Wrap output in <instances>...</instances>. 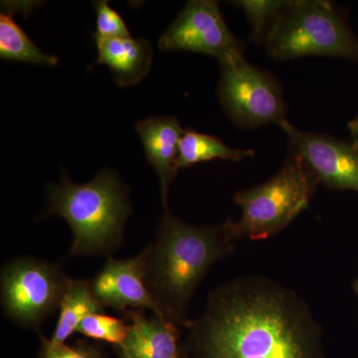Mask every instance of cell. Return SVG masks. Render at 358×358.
<instances>
[{
	"mask_svg": "<svg viewBox=\"0 0 358 358\" xmlns=\"http://www.w3.org/2000/svg\"><path fill=\"white\" fill-rule=\"evenodd\" d=\"M96 64L110 68L115 83L131 87L140 83L152 69L154 50L148 40L134 37L95 38Z\"/></svg>",
	"mask_w": 358,
	"mask_h": 358,
	"instance_id": "cell-13",
	"label": "cell"
},
{
	"mask_svg": "<svg viewBox=\"0 0 358 358\" xmlns=\"http://www.w3.org/2000/svg\"><path fill=\"white\" fill-rule=\"evenodd\" d=\"M352 288L353 291H355V294H357L358 298V277L357 278V279H355V281L353 282Z\"/></svg>",
	"mask_w": 358,
	"mask_h": 358,
	"instance_id": "cell-22",
	"label": "cell"
},
{
	"mask_svg": "<svg viewBox=\"0 0 358 358\" xmlns=\"http://www.w3.org/2000/svg\"><path fill=\"white\" fill-rule=\"evenodd\" d=\"M59 317L50 341L66 343L75 333L82 320L90 315L105 313V308L93 294L89 280L71 278L59 307Z\"/></svg>",
	"mask_w": 358,
	"mask_h": 358,
	"instance_id": "cell-15",
	"label": "cell"
},
{
	"mask_svg": "<svg viewBox=\"0 0 358 358\" xmlns=\"http://www.w3.org/2000/svg\"><path fill=\"white\" fill-rule=\"evenodd\" d=\"M317 185L306 162L291 150L274 176L235 193L242 210L241 217L234 221L238 238L264 240L281 232L308 208Z\"/></svg>",
	"mask_w": 358,
	"mask_h": 358,
	"instance_id": "cell-5",
	"label": "cell"
},
{
	"mask_svg": "<svg viewBox=\"0 0 358 358\" xmlns=\"http://www.w3.org/2000/svg\"><path fill=\"white\" fill-rule=\"evenodd\" d=\"M96 11V31L94 38H124L131 36L128 26L107 0L93 1Z\"/></svg>",
	"mask_w": 358,
	"mask_h": 358,
	"instance_id": "cell-19",
	"label": "cell"
},
{
	"mask_svg": "<svg viewBox=\"0 0 358 358\" xmlns=\"http://www.w3.org/2000/svg\"><path fill=\"white\" fill-rule=\"evenodd\" d=\"M218 96L231 121L243 129L288 122L281 85L275 76L244 56L219 63Z\"/></svg>",
	"mask_w": 358,
	"mask_h": 358,
	"instance_id": "cell-7",
	"label": "cell"
},
{
	"mask_svg": "<svg viewBox=\"0 0 358 358\" xmlns=\"http://www.w3.org/2000/svg\"><path fill=\"white\" fill-rule=\"evenodd\" d=\"M275 60L327 56L358 61V38L341 10L326 0H291L265 42Z\"/></svg>",
	"mask_w": 358,
	"mask_h": 358,
	"instance_id": "cell-4",
	"label": "cell"
},
{
	"mask_svg": "<svg viewBox=\"0 0 358 358\" xmlns=\"http://www.w3.org/2000/svg\"><path fill=\"white\" fill-rule=\"evenodd\" d=\"M77 333L94 341H103L115 346L121 345L128 334L126 319L112 317L105 313L90 315L82 320Z\"/></svg>",
	"mask_w": 358,
	"mask_h": 358,
	"instance_id": "cell-18",
	"label": "cell"
},
{
	"mask_svg": "<svg viewBox=\"0 0 358 358\" xmlns=\"http://www.w3.org/2000/svg\"><path fill=\"white\" fill-rule=\"evenodd\" d=\"M145 275L143 250L133 258L124 260L109 257L100 272L90 280V285L96 300L105 308L124 313L150 310L152 315L164 317L148 291Z\"/></svg>",
	"mask_w": 358,
	"mask_h": 358,
	"instance_id": "cell-10",
	"label": "cell"
},
{
	"mask_svg": "<svg viewBox=\"0 0 358 358\" xmlns=\"http://www.w3.org/2000/svg\"><path fill=\"white\" fill-rule=\"evenodd\" d=\"M255 152L251 148H235L228 147L220 138L186 129L179 143L178 164V169H187L200 162L213 159L230 160L239 162L245 159L253 157Z\"/></svg>",
	"mask_w": 358,
	"mask_h": 358,
	"instance_id": "cell-16",
	"label": "cell"
},
{
	"mask_svg": "<svg viewBox=\"0 0 358 358\" xmlns=\"http://www.w3.org/2000/svg\"><path fill=\"white\" fill-rule=\"evenodd\" d=\"M71 278L59 263L21 257L4 264L0 292L4 315L40 334V326L60 307Z\"/></svg>",
	"mask_w": 358,
	"mask_h": 358,
	"instance_id": "cell-6",
	"label": "cell"
},
{
	"mask_svg": "<svg viewBox=\"0 0 358 358\" xmlns=\"http://www.w3.org/2000/svg\"><path fill=\"white\" fill-rule=\"evenodd\" d=\"M348 129L352 138V145L358 150V115L352 121L348 122Z\"/></svg>",
	"mask_w": 358,
	"mask_h": 358,
	"instance_id": "cell-21",
	"label": "cell"
},
{
	"mask_svg": "<svg viewBox=\"0 0 358 358\" xmlns=\"http://www.w3.org/2000/svg\"><path fill=\"white\" fill-rule=\"evenodd\" d=\"M239 240L234 221L192 225L164 210L155 241L145 252V282L162 315L187 327L193 294L214 264L234 252Z\"/></svg>",
	"mask_w": 358,
	"mask_h": 358,
	"instance_id": "cell-2",
	"label": "cell"
},
{
	"mask_svg": "<svg viewBox=\"0 0 358 358\" xmlns=\"http://www.w3.org/2000/svg\"><path fill=\"white\" fill-rule=\"evenodd\" d=\"M128 334L115 350L119 358H185L179 345V327L164 317L145 310H129L124 313Z\"/></svg>",
	"mask_w": 358,
	"mask_h": 358,
	"instance_id": "cell-11",
	"label": "cell"
},
{
	"mask_svg": "<svg viewBox=\"0 0 358 358\" xmlns=\"http://www.w3.org/2000/svg\"><path fill=\"white\" fill-rule=\"evenodd\" d=\"M159 48L164 52L187 51L217 59L219 63L244 56V45L230 31L218 2L192 0L162 33Z\"/></svg>",
	"mask_w": 358,
	"mask_h": 358,
	"instance_id": "cell-8",
	"label": "cell"
},
{
	"mask_svg": "<svg viewBox=\"0 0 358 358\" xmlns=\"http://www.w3.org/2000/svg\"><path fill=\"white\" fill-rule=\"evenodd\" d=\"M0 13V58L13 62L55 67L59 59L45 53L14 21L16 11H29L35 2L2 1Z\"/></svg>",
	"mask_w": 358,
	"mask_h": 358,
	"instance_id": "cell-14",
	"label": "cell"
},
{
	"mask_svg": "<svg viewBox=\"0 0 358 358\" xmlns=\"http://www.w3.org/2000/svg\"><path fill=\"white\" fill-rule=\"evenodd\" d=\"M129 189L119 174L103 169L84 185L63 173L59 185L47 186L44 217L58 216L69 224L70 255L109 256L124 243V230L133 207Z\"/></svg>",
	"mask_w": 358,
	"mask_h": 358,
	"instance_id": "cell-3",
	"label": "cell"
},
{
	"mask_svg": "<svg viewBox=\"0 0 358 358\" xmlns=\"http://www.w3.org/2000/svg\"><path fill=\"white\" fill-rule=\"evenodd\" d=\"M186 329L185 358H326L322 327L308 303L262 275L213 289Z\"/></svg>",
	"mask_w": 358,
	"mask_h": 358,
	"instance_id": "cell-1",
	"label": "cell"
},
{
	"mask_svg": "<svg viewBox=\"0 0 358 358\" xmlns=\"http://www.w3.org/2000/svg\"><path fill=\"white\" fill-rule=\"evenodd\" d=\"M136 131L140 136L145 157L157 171L164 210L169 209V186L178 173L179 143L185 129L178 117H150L136 122Z\"/></svg>",
	"mask_w": 358,
	"mask_h": 358,
	"instance_id": "cell-12",
	"label": "cell"
},
{
	"mask_svg": "<svg viewBox=\"0 0 358 358\" xmlns=\"http://www.w3.org/2000/svg\"><path fill=\"white\" fill-rule=\"evenodd\" d=\"M242 9L251 27V38L256 44H265L271 28L286 10L291 0H238L232 1Z\"/></svg>",
	"mask_w": 358,
	"mask_h": 358,
	"instance_id": "cell-17",
	"label": "cell"
},
{
	"mask_svg": "<svg viewBox=\"0 0 358 358\" xmlns=\"http://www.w3.org/2000/svg\"><path fill=\"white\" fill-rule=\"evenodd\" d=\"M292 152L300 155L319 183L358 192V150L352 143L324 134L301 131L291 122L282 126Z\"/></svg>",
	"mask_w": 358,
	"mask_h": 358,
	"instance_id": "cell-9",
	"label": "cell"
},
{
	"mask_svg": "<svg viewBox=\"0 0 358 358\" xmlns=\"http://www.w3.org/2000/svg\"><path fill=\"white\" fill-rule=\"evenodd\" d=\"M40 350L38 358H105L98 346L88 341H80L73 345L67 343H54L50 338H45L39 334Z\"/></svg>",
	"mask_w": 358,
	"mask_h": 358,
	"instance_id": "cell-20",
	"label": "cell"
}]
</instances>
